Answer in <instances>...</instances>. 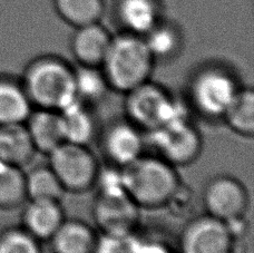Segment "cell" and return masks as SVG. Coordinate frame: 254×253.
I'll use <instances>...</instances> for the list:
<instances>
[{"instance_id": "1", "label": "cell", "mask_w": 254, "mask_h": 253, "mask_svg": "<svg viewBox=\"0 0 254 253\" xmlns=\"http://www.w3.org/2000/svg\"><path fill=\"white\" fill-rule=\"evenodd\" d=\"M20 82L37 108L61 112L77 99L75 68L58 56L35 58L27 65Z\"/></svg>"}, {"instance_id": "2", "label": "cell", "mask_w": 254, "mask_h": 253, "mask_svg": "<svg viewBox=\"0 0 254 253\" xmlns=\"http://www.w3.org/2000/svg\"><path fill=\"white\" fill-rule=\"evenodd\" d=\"M155 63L143 37L122 31L113 35L101 68L110 88L125 95L151 80Z\"/></svg>"}, {"instance_id": "3", "label": "cell", "mask_w": 254, "mask_h": 253, "mask_svg": "<svg viewBox=\"0 0 254 253\" xmlns=\"http://www.w3.org/2000/svg\"><path fill=\"white\" fill-rule=\"evenodd\" d=\"M127 195L139 209H162L182 183L175 166L160 156L142 155L122 168Z\"/></svg>"}, {"instance_id": "4", "label": "cell", "mask_w": 254, "mask_h": 253, "mask_svg": "<svg viewBox=\"0 0 254 253\" xmlns=\"http://www.w3.org/2000/svg\"><path fill=\"white\" fill-rule=\"evenodd\" d=\"M125 110L130 123L151 132L163 125L190 120L182 102L160 85L148 80L125 94Z\"/></svg>"}, {"instance_id": "5", "label": "cell", "mask_w": 254, "mask_h": 253, "mask_svg": "<svg viewBox=\"0 0 254 253\" xmlns=\"http://www.w3.org/2000/svg\"><path fill=\"white\" fill-rule=\"evenodd\" d=\"M240 88L237 77L228 67L207 64L190 79V105L208 120H222Z\"/></svg>"}, {"instance_id": "6", "label": "cell", "mask_w": 254, "mask_h": 253, "mask_svg": "<svg viewBox=\"0 0 254 253\" xmlns=\"http://www.w3.org/2000/svg\"><path fill=\"white\" fill-rule=\"evenodd\" d=\"M48 159L65 192L83 193L94 188L101 166L88 146L64 142L49 153Z\"/></svg>"}, {"instance_id": "7", "label": "cell", "mask_w": 254, "mask_h": 253, "mask_svg": "<svg viewBox=\"0 0 254 253\" xmlns=\"http://www.w3.org/2000/svg\"><path fill=\"white\" fill-rule=\"evenodd\" d=\"M148 141L156 150L157 156L175 168L193 163L202 152V136L190 120L151 130Z\"/></svg>"}, {"instance_id": "8", "label": "cell", "mask_w": 254, "mask_h": 253, "mask_svg": "<svg viewBox=\"0 0 254 253\" xmlns=\"http://www.w3.org/2000/svg\"><path fill=\"white\" fill-rule=\"evenodd\" d=\"M202 202L206 214L230 223L246 218L250 197L241 181L231 175H217L206 183Z\"/></svg>"}, {"instance_id": "9", "label": "cell", "mask_w": 254, "mask_h": 253, "mask_svg": "<svg viewBox=\"0 0 254 253\" xmlns=\"http://www.w3.org/2000/svg\"><path fill=\"white\" fill-rule=\"evenodd\" d=\"M235 243L228 224L205 213L187 223L179 249L180 253H234Z\"/></svg>"}, {"instance_id": "10", "label": "cell", "mask_w": 254, "mask_h": 253, "mask_svg": "<svg viewBox=\"0 0 254 253\" xmlns=\"http://www.w3.org/2000/svg\"><path fill=\"white\" fill-rule=\"evenodd\" d=\"M139 210L127 194L96 195L93 218L102 233L131 236L138 227Z\"/></svg>"}, {"instance_id": "11", "label": "cell", "mask_w": 254, "mask_h": 253, "mask_svg": "<svg viewBox=\"0 0 254 253\" xmlns=\"http://www.w3.org/2000/svg\"><path fill=\"white\" fill-rule=\"evenodd\" d=\"M101 144L107 160L119 168H124L144 154L143 134L129 121L112 123L104 130Z\"/></svg>"}, {"instance_id": "12", "label": "cell", "mask_w": 254, "mask_h": 253, "mask_svg": "<svg viewBox=\"0 0 254 253\" xmlns=\"http://www.w3.org/2000/svg\"><path fill=\"white\" fill-rule=\"evenodd\" d=\"M112 39L113 35L101 21L77 27L70 40L71 54L79 66L101 67Z\"/></svg>"}, {"instance_id": "13", "label": "cell", "mask_w": 254, "mask_h": 253, "mask_svg": "<svg viewBox=\"0 0 254 253\" xmlns=\"http://www.w3.org/2000/svg\"><path fill=\"white\" fill-rule=\"evenodd\" d=\"M114 15L122 31L140 37L164 18L161 0H115Z\"/></svg>"}, {"instance_id": "14", "label": "cell", "mask_w": 254, "mask_h": 253, "mask_svg": "<svg viewBox=\"0 0 254 253\" xmlns=\"http://www.w3.org/2000/svg\"><path fill=\"white\" fill-rule=\"evenodd\" d=\"M58 201H28L22 212V225L38 241H49L65 221Z\"/></svg>"}, {"instance_id": "15", "label": "cell", "mask_w": 254, "mask_h": 253, "mask_svg": "<svg viewBox=\"0 0 254 253\" xmlns=\"http://www.w3.org/2000/svg\"><path fill=\"white\" fill-rule=\"evenodd\" d=\"M25 124L37 152L48 155L65 142L60 112L37 108L30 113Z\"/></svg>"}, {"instance_id": "16", "label": "cell", "mask_w": 254, "mask_h": 253, "mask_svg": "<svg viewBox=\"0 0 254 253\" xmlns=\"http://www.w3.org/2000/svg\"><path fill=\"white\" fill-rule=\"evenodd\" d=\"M98 236L80 220H65L51 238L53 253H95Z\"/></svg>"}, {"instance_id": "17", "label": "cell", "mask_w": 254, "mask_h": 253, "mask_svg": "<svg viewBox=\"0 0 254 253\" xmlns=\"http://www.w3.org/2000/svg\"><path fill=\"white\" fill-rule=\"evenodd\" d=\"M36 152L25 123L0 126V161L24 169Z\"/></svg>"}, {"instance_id": "18", "label": "cell", "mask_w": 254, "mask_h": 253, "mask_svg": "<svg viewBox=\"0 0 254 253\" xmlns=\"http://www.w3.org/2000/svg\"><path fill=\"white\" fill-rule=\"evenodd\" d=\"M33 107L20 80L0 77V126L26 123Z\"/></svg>"}, {"instance_id": "19", "label": "cell", "mask_w": 254, "mask_h": 253, "mask_svg": "<svg viewBox=\"0 0 254 253\" xmlns=\"http://www.w3.org/2000/svg\"><path fill=\"white\" fill-rule=\"evenodd\" d=\"M60 113L65 142L88 146L96 136L97 125L87 104L76 99Z\"/></svg>"}, {"instance_id": "20", "label": "cell", "mask_w": 254, "mask_h": 253, "mask_svg": "<svg viewBox=\"0 0 254 253\" xmlns=\"http://www.w3.org/2000/svg\"><path fill=\"white\" fill-rule=\"evenodd\" d=\"M143 39L155 62L170 61L183 48V34L173 21L163 19L157 22Z\"/></svg>"}, {"instance_id": "21", "label": "cell", "mask_w": 254, "mask_h": 253, "mask_svg": "<svg viewBox=\"0 0 254 253\" xmlns=\"http://www.w3.org/2000/svg\"><path fill=\"white\" fill-rule=\"evenodd\" d=\"M222 120L231 130L243 137L254 135V92L251 87L239 89Z\"/></svg>"}, {"instance_id": "22", "label": "cell", "mask_w": 254, "mask_h": 253, "mask_svg": "<svg viewBox=\"0 0 254 253\" xmlns=\"http://www.w3.org/2000/svg\"><path fill=\"white\" fill-rule=\"evenodd\" d=\"M58 17L74 28L99 22L105 12L104 0H53Z\"/></svg>"}, {"instance_id": "23", "label": "cell", "mask_w": 254, "mask_h": 253, "mask_svg": "<svg viewBox=\"0 0 254 253\" xmlns=\"http://www.w3.org/2000/svg\"><path fill=\"white\" fill-rule=\"evenodd\" d=\"M27 201H58L65 193L49 165L37 166L26 173Z\"/></svg>"}, {"instance_id": "24", "label": "cell", "mask_w": 254, "mask_h": 253, "mask_svg": "<svg viewBox=\"0 0 254 253\" xmlns=\"http://www.w3.org/2000/svg\"><path fill=\"white\" fill-rule=\"evenodd\" d=\"M26 201V173L24 169L0 161V209H17Z\"/></svg>"}, {"instance_id": "25", "label": "cell", "mask_w": 254, "mask_h": 253, "mask_svg": "<svg viewBox=\"0 0 254 253\" xmlns=\"http://www.w3.org/2000/svg\"><path fill=\"white\" fill-rule=\"evenodd\" d=\"M76 96L85 104H94L103 99L110 90L101 67L79 66L75 68Z\"/></svg>"}, {"instance_id": "26", "label": "cell", "mask_w": 254, "mask_h": 253, "mask_svg": "<svg viewBox=\"0 0 254 253\" xmlns=\"http://www.w3.org/2000/svg\"><path fill=\"white\" fill-rule=\"evenodd\" d=\"M0 253H43L40 241L24 228H11L0 232Z\"/></svg>"}, {"instance_id": "27", "label": "cell", "mask_w": 254, "mask_h": 253, "mask_svg": "<svg viewBox=\"0 0 254 253\" xmlns=\"http://www.w3.org/2000/svg\"><path fill=\"white\" fill-rule=\"evenodd\" d=\"M133 236L102 233L97 239L95 253H135Z\"/></svg>"}, {"instance_id": "28", "label": "cell", "mask_w": 254, "mask_h": 253, "mask_svg": "<svg viewBox=\"0 0 254 253\" xmlns=\"http://www.w3.org/2000/svg\"><path fill=\"white\" fill-rule=\"evenodd\" d=\"M134 252L135 253H170L165 246L157 242H143L137 240L134 236Z\"/></svg>"}]
</instances>
